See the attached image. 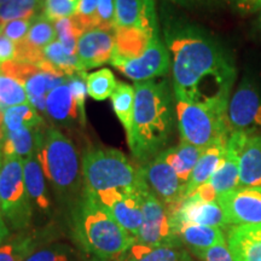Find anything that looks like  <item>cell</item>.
<instances>
[{
  "label": "cell",
  "instance_id": "cell-20",
  "mask_svg": "<svg viewBox=\"0 0 261 261\" xmlns=\"http://www.w3.org/2000/svg\"><path fill=\"white\" fill-rule=\"evenodd\" d=\"M46 115L52 121L62 126L74 125L75 121H79L83 125L79 109L67 83L60 85L48 93L46 98Z\"/></svg>",
  "mask_w": 261,
  "mask_h": 261
},
{
  "label": "cell",
  "instance_id": "cell-39",
  "mask_svg": "<svg viewBox=\"0 0 261 261\" xmlns=\"http://www.w3.org/2000/svg\"><path fill=\"white\" fill-rule=\"evenodd\" d=\"M73 249L63 243L51 244L32 252L24 261H71Z\"/></svg>",
  "mask_w": 261,
  "mask_h": 261
},
{
  "label": "cell",
  "instance_id": "cell-25",
  "mask_svg": "<svg viewBox=\"0 0 261 261\" xmlns=\"http://www.w3.org/2000/svg\"><path fill=\"white\" fill-rule=\"evenodd\" d=\"M203 151L204 149L197 148V146L191 145L181 140L178 145L163 150V151L160 152V155L174 169L180 181L187 187L196 163L200 160Z\"/></svg>",
  "mask_w": 261,
  "mask_h": 261
},
{
  "label": "cell",
  "instance_id": "cell-23",
  "mask_svg": "<svg viewBox=\"0 0 261 261\" xmlns=\"http://www.w3.org/2000/svg\"><path fill=\"white\" fill-rule=\"evenodd\" d=\"M227 140L228 139L220 140V142L214 143L213 145L204 149L203 154L201 155L200 160L196 163L191 177L189 179L187 187H185V198L189 197L196 189L211 180L212 175L219 167L221 160L224 158Z\"/></svg>",
  "mask_w": 261,
  "mask_h": 261
},
{
  "label": "cell",
  "instance_id": "cell-22",
  "mask_svg": "<svg viewBox=\"0 0 261 261\" xmlns=\"http://www.w3.org/2000/svg\"><path fill=\"white\" fill-rule=\"evenodd\" d=\"M240 187H261V133L248 136L241 149Z\"/></svg>",
  "mask_w": 261,
  "mask_h": 261
},
{
  "label": "cell",
  "instance_id": "cell-36",
  "mask_svg": "<svg viewBox=\"0 0 261 261\" xmlns=\"http://www.w3.org/2000/svg\"><path fill=\"white\" fill-rule=\"evenodd\" d=\"M37 242L31 234H17L9 242L0 246V261H24L34 252Z\"/></svg>",
  "mask_w": 261,
  "mask_h": 261
},
{
  "label": "cell",
  "instance_id": "cell-47",
  "mask_svg": "<svg viewBox=\"0 0 261 261\" xmlns=\"http://www.w3.org/2000/svg\"><path fill=\"white\" fill-rule=\"evenodd\" d=\"M2 162H3V156H0V167H2ZM10 234V228L6 225L5 220H4V215H3L2 212V203H0V237L4 238V240H8Z\"/></svg>",
  "mask_w": 261,
  "mask_h": 261
},
{
  "label": "cell",
  "instance_id": "cell-35",
  "mask_svg": "<svg viewBox=\"0 0 261 261\" xmlns=\"http://www.w3.org/2000/svg\"><path fill=\"white\" fill-rule=\"evenodd\" d=\"M117 81L110 69H100L87 75L86 89L87 94L96 100H104L112 97Z\"/></svg>",
  "mask_w": 261,
  "mask_h": 261
},
{
  "label": "cell",
  "instance_id": "cell-44",
  "mask_svg": "<svg viewBox=\"0 0 261 261\" xmlns=\"http://www.w3.org/2000/svg\"><path fill=\"white\" fill-rule=\"evenodd\" d=\"M198 257H201L203 261H233L232 254L228 249L227 241L225 243L210 248Z\"/></svg>",
  "mask_w": 261,
  "mask_h": 261
},
{
  "label": "cell",
  "instance_id": "cell-45",
  "mask_svg": "<svg viewBox=\"0 0 261 261\" xmlns=\"http://www.w3.org/2000/svg\"><path fill=\"white\" fill-rule=\"evenodd\" d=\"M16 54H17V45L0 34V64L15 60Z\"/></svg>",
  "mask_w": 261,
  "mask_h": 261
},
{
  "label": "cell",
  "instance_id": "cell-40",
  "mask_svg": "<svg viewBox=\"0 0 261 261\" xmlns=\"http://www.w3.org/2000/svg\"><path fill=\"white\" fill-rule=\"evenodd\" d=\"M93 28L115 32L116 6L115 0H99L93 17Z\"/></svg>",
  "mask_w": 261,
  "mask_h": 261
},
{
  "label": "cell",
  "instance_id": "cell-19",
  "mask_svg": "<svg viewBox=\"0 0 261 261\" xmlns=\"http://www.w3.org/2000/svg\"><path fill=\"white\" fill-rule=\"evenodd\" d=\"M23 177L33 207L45 214L50 213L51 200L47 190V180L37 154L23 161Z\"/></svg>",
  "mask_w": 261,
  "mask_h": 261
},
{
  "label": "cell",
  "instance_id": "cell-3",
  "mask_svg": "<svg viewBox=\"0 0 261 261\" xmlns=\"http://www.w3.org/2000/svg\"><path fill=\"white\" fill-rule=\"evenodd\" d=\"M73 232L85 252L100 260L119 259L136 242L106 205L85 189L73 212Z\"/></svg>",
  "mask_w": 261,
  "mask_h": 261
},
{
  "label": "cell",
  "instance_id": "cell-32",
  "mask_svg": "<svg viewBox=\"0 0 261 261\" xmlns=\"http://www.w3.org/2000/svg\"><path fill=\"white\" fill-rule=\"evenodd\" d=\"M45 61L48 62L52 67L56 68L63 73L65 76H73V75L84 71L76 55H71L63 47L58 40L51 42L48 46L42 50Z\"/></svg>",
  "mask_w": 261,
  "mask_h": 261
},
{
  "label": "cell",
  "instance_id": "cell-29",
  "mask_svg": "<svg viewBox=\"0 0 261 261\" xmlns=\"http://www.w3.org/2000/svg\"><path fill=\"white\" fill-rule=\"evenodd\" d=\"M135 86H130L125 83H117L115 90L112 94V103L114 112L117 119L122 123L126 130L127 138L132 132L133 123V112H135Z\"/></svg>",
  "mask_w": 261,
  "mask_h": 261
},
{
  "label": "cell",
  "instance_id": "cell-15",
  "mask_svg": "<svg viewBox=\"0 0 261 261\" xmlns=\"http://www.w3.org/2000/svg\"><path fill=\"white\" fill-rule=\"evenodd\" d=\"M115 51V32L90 29L77 41L76 56L84 71L112 62Z\"/></svg>",
  "mask_w": 261,
  "mask_h": 261
},
{
  "label": "cell",
  "instance_id": "cell-7",
  "mask_svg": "<svg viewBox=\"0 0 261 261\" xmlns=\"http://www.w3.org/2000/svg\"><path fill=\"white\" fill-rule=\"evenodd\" d=\"M0 203L9 228L21 231L29 226L33 204L25 189L22 159H3L0 167Z\"/></svg>",
  "mask_w": 261,
  "mask_h": 261
},
{
  "label": "cell",
  "instance_id": "cell-27",
  "mask_svg": "<svg viewBox=\"0 0 261 261\" xmlns=\"http://www.w3.org/2000/svg\"><path fill=\"white\" fill-rule=\"evenodd\" d=\"M38 128H22L17 132L6 133L2 144V155L5 158H19L24 161L35 154Z\"/></svg>",
  "mask_w": 261,
  "mask_h": 261
},
{
  "label": "cell",
  "instance_id": "cell-37",
  "mask_svg": "<svg viewBox=\"0 0 261 261\" xmlns=\"http://www.w3.org/2000/svg\"><path fill=\"white\" fill-rule=\"evenodd\" d=\"M28 103L24 85L18 80L0 73V109Z\"/></svg>",
  "mask_w": 261,
  "mask_h": 261
},
{
  "label": "cell",
  "instance_id": "cell-34",
  "mask_svg": "<svg viewBox=\"0 0 261 261\" xmlns=\"http://www.w3.org/2000/svg\"><path fill=\"white\" fill-rule=\"evenodd\" d=\"M57 33V40L71 55H76L77 41L87 31L81 19L76 15L68 18H62L54 22Z\"/></svg>",
  "mask_w": 261,
  "mask_h": 261
},
{
  "label": "cell",
  "instance_id": "cell-11",
  "mask_svg": "<svg viewBox=\"0 0 261 261\" xmlns=\"http://www.w3.org/2000/svg\"><path fill=\"white\" fill-rule=\"evenodd\" d=\"M140 172L146 185L166 205L168 213L177 210L185 198V185L162 156L159 154L151 161L146 162Z\"/></svg>",
  "mask_w": 261,
  "mask_h": 261
},
{
  "label": "cell",
  "instance_id": "cell-46",
  "mask_svg": "<svg viewBox=\"0 0 261 261\" xmlns=\"http://www.w3.org/2000/svg\"><path fill=\"white\" fill-rule=\"evenodd\" d=\"M242 12H255L261 9V0H231Z\"/></svg>",
  "mask_w": 261,
  "mask_h": 261
},
{
  "label": "cell",
  "instance_id": "cell-49",
  "mask_svg": "<svg viewBox=\"0 0 261 261\" xmlns=\"http://www.w3.org/2000/svg\"><path fill=\"white\" fill-rule=\"evenodd\" d=\"M4 241H5V240H4V238H2V237H0V246H2V244H3V243H4Z\"/></svg>",
  "mask_w": 261,
  "mask_h": 261
},
{
  "label": "cell",
  "instance_id": "cell-42",
  "mask_svg": "<svg viewBox=\"0 0 261 261\" xmlns=\"http://www.w3.org/2000/svg\"><path fill=\"white\" fill-rule=\"evenodd\" d=\"M34 19L35 18H24L10 21L3 25V28L0 29V34H3L4 37L10 39V40L14 41L17 45L19 42L25 40Z\"/></svg>",
  "mask_w": 261,
  "mask_h": 261
},
{
  "label": "cell",
  "instance_id": "cell-16",
  "mask_svg": "<svg viewBox=\"0 0 261 261\" xmlns=\"http://www.w3.org/2000/svg\"><path fill=\"white\" fill-rule=\"evenodd\" d=\"M116 28H139L159 35L155 0H115Z\"/></svg>",
  "mask_w": 261,
  "mask_h": 261
},
{
  "label": "cell",
  "instance_id": "cell-6",
  "mask_svg": "<svg viewBox=\"0 0 261 261\" xmlns=\"http://www.w3.org/2000/svg\"><path fill=\"white\" fill-rule=\"evenodd\" d=\"M175 115L181 140L201 149L230 138L227 107L201 106L175 99Z\"/></svg>",
  "mask_w": 261,
  "mask_h": 261
},
{
  "label": "cell",
  "instance_id": "cell-43",
  "mask_svg": "<svg viewBox=\"0 0 261 261\" xmlns=\"http://www.w3.org/2000/svg\"><path fill=\"white\" fill-rule=\"evenodd\" d=\"M98 2L99 0H80L76 16L81 19L87 31L93 29V17L96 14Z\"/></svg>",
  "mask_w": 261,
  "mask_h": 261
},
{
  "label": "cell",
  "instance_id": "cell-51",
  "mask_svg": "<svg viewBox=\"0 0 261 261\" xmlns=\"http://www.w3.org/2000/svg\"><path fill=\"white\" fill-rule=\"evenodd\" d=\"M115 261H117V260H115Z\"/></svg>",
  "mask_w": 261,
  "mask_h": 261
},
{
  "label": "cell",
  "instance_id": "cell-38",
  "mask_svg": "<svg viewBox=\"0 0 261 261\" xmlns=\"http://www.w3.org/2000/svg\"><path fill=\"white\" fill-rule=\"evenodd\" d=\"M80 0H44L42 15L51 22L76 15Z\"/></svg>",
  "mask_w": 261,
  "mask_h": 261
},
{
  "label": "cell",
  "instance_id": "cell-12",
  "mask_svg": "<svg viewBox=\"0 0 261 261\" xmlns=\"http://www.w3.org/2000/svg\"><path fill=\"white\" fill-rule=\"evenodd\" d=\"M217 202L224 211L228 225L261 223V187H240L218 195Z\"/></svg>",
  "mask_w": 261,
  "mask_h": 261
},
{
  "label": "cell",
  "instance_id": "cell-41",
  "mask_svg": "<svg viewBox=\"0 0 261 261\" xmlns=\"http://www.w3.org/2000/svg\"><path fill=\"white\" fill-rule=\"evenodd\" d=\"M86 77V71H81V73L75 74L73 76H69L67 80V84L69 85L71 94H73L77 109H79L81 120H83V125L86 123V113H85V103H86L87 94L86 83H85Z\"/></svg>",
  "mask_w": 261,
  "mask_h": 261
},
{
  "label": "cell",
  "instance_id": "cell-5",
  "mask_svg": "<svg viewBox=\"0 0 261 261\" xmlns=\"http://www.w3.org/2000/svg\"><path fill=\"white\" fill-rule=\"evenodd\" d=\"M85 190L93 195L136 191L144 182L140 168H136L121 151L112 148L87 150L81 160Z\"/></svg>",
  "mask_w": 261,
  "mask_h": 261
},
{
  "label": "cell",
  "instance_id": "cell-18",
  "mask_svg": "<svg viewBox=\"0 0 261 261\" xmlns=\"http://www.w3.org/2000/svg\"><path fill=\"white\" fill-rule=\"evenodd\" d=\"M226 241L233 261H261V223L232 226Z\"/></svg>",
  "mask_w": 261,
  "mask_h": 261
},
{
  "label": "cell",
  "instance_id": "cell-1",
  "mask_svg": "<svg viewBox=\"0 0 261 261\" xmlns=\"http://www.w3.org/2000/svg\"><path fill=\"white\" fill-rule=\"evenodd\" d=\"M175 99L201 106L228 107L236 80L230 55L197 25L171 21L165 27Z\"/></svg>",
  "mask_w": 261,
  "mask_h": 261
},
{
  "label": "cell",
  "instance_id": "cell-21",
  "mask_svg": "<svg viewBox=\"0 0 261 261\" xmlns=\"http://www.w3.org/2000/svg\"><path fill=\"white\" fill-rule=\"evenodd\" d=\"M177 236L182 243L190 247V249L197 256L212 247L226 242L223 228L204 226V225H181L177 228Z\"/></svg>",
  "mask_w": 261,
  "mask_h": 261
},
{
  "label": "cell",
  "instance_id": "cell-24",
  "mask_svg": "<svg viewBox=\"0 0 261 261\" xmlns=\"http://www.w3.org/2000/svg\"><path fill=\"white\" fill-rule=\"evenodd\" d=\"M67 80L68 76H65V75L52 74L42 70L37 71L24 84L28 96V103L40 115H45L46 114V98L48 93L60 85L67 83Z\"/></svg>",
  "mask_w": 261,
  "mask_h": 261
},
{
  "label": "cell",
  "instance_id": "cell-50",
  "mask_svg": "<svg viewBox=\"0 0 261 261\" xmlns=\"http://www.w3.org/2000/svg\"><path fill=\"white\" fill-rule=\"evenodd\" d=\"M182 261H190V260H189V257H188V259H185V260H182Z\"/></svg>",
  "mask_w": 261,
  "mask_h": 261
},
{
  "label": "cell",
  "instance_id": "cell-4",
  "mask_svg": "<svg viewBox=\"0 0 261 261\" xmlns=\"http://www.w3.org/2000/svg\"><path fill=\"white\" fill-rule=\"evenodd\" d=\"M35 154L47 182L60 197L65 200L79 192L83 171L76 149L67 136L55 127L44 132L38 129Z\"/></svg>",
  "mask_w": 261,
  "mask_h": 261
},
{
  "label": "cell",
  "instance_id": "cell-8",
  "mask_svg": "<svg viewBox=\"0 0 261 261\" xmlns=\"http://www.w3.org/2000/svg\"><path fill=\"white\" fill-rule=\"evenodd\" d=\"M143 223L136 242L152 247H175L180 240L172 226L171 215L166 205L152 194L148 185L143 188Z\"/></svg>",
  "mask_w": 261,
  "mask_h": 261
},
{
  "label": "cell",
  "instance_id": "cell-33",
  "mask_svg": "<svg viewBox=\"0 0 261 261\" xmlns=\"http://www.w3.org/2000/svg\"><path fill=\"white\" fill-rule=\"evenodd\" d=\"M55 40H57V33L54 22L40 15L33 21L27 38L22 42L32 50L42 51Z\"/></svg>",
  "mask_w": 261,
  "mask_h": 261
},
{
  "label": "cell",
  "instance_id": "cell-26",
  "mask_svg": "<svg viewBox=\"0 0 261 261\" xmlns=\"http://www.w3.org/2000/svg\"><path fill=\"white\" fill-rule=\"evenodd\" d=\"M188 254L175 247H152L135 242L117 261H182L188 259Z\"/></svg>",
  "mask_w": 261,
  "mask_h": 261
},
{
  "label": "cell",
  "instance_id": "cell-2",
  "mask_svg": "<svg viewBox=\"0 0 261 261\" xmlns=\"http://www.w3.org/2000/svg\"><path fill=\"white\" fill-rule=\"evenodd\" d=\"M132 132L127 138L132 155L149 162L162 151L173 130V96L167 81L135 84Z\"/></svg>",
  "mask_w": 261,
  "mask_h": 261
},
{
  "label": "cell",
  "instance_id": "cell-48",
  "mask_svg": "<svg viewBox=\"0 0 261 261\" xmlns=\"http://www.w3.org/2000/svg\"><path fill=\"white\" fill-rule=\"evenodd\" d=\"M173 3H178V4H197V3H203V2H210V0H171Z\"/></svg>",
  "mask_w": 261,
  "mask_h": 261
},
{
  "label": "cell",
  "instance_id": "cell-17",
  "mask_svg": "<svg viewBox=\"0 0 261 261\" xmlns=\"http://www.w3.org/2000/svg\"><path fill=\"white\" fill-rule=\"evenodd\" d=\"M248 136L231 133L224 158L210 180L218 195L240 188V154Z\"/></svg>",
  "mask_w": 261,
  "mask_h": 261
},
{
  "label": "cell",
  "instance_id": "cell-9",
  "mask_svg": "<svg viewBox=\"0 0 261 261\" xmlns=\"http://www.w3.org/2000/svg\"><path fill=\"white\" fill-rule=\"evenodd\" d=\"M110 63L130 80L144 83L167 74L171 68V57L166 44L160 35H156L140 56L126 58L114 54Z\"/></svg>",
  "mask_w": 261,
  "mask_h": 261
},
{
  "label": "cell",
  "instance_id": "cell-14",
  "mask_svg": "<svg viewBox=\"0 0 261 261\" xmlns=\"http://www.w3.org/2000/svg\"><path fill=\"white\" fill-rule=\"evenodd\" d=\"M169 215L175 233L177 228L184 224L204 225V226L220 228L226 227L228 225L224 211L217 201L205 202L195 195L184 198L177 210L169 213Z\"/></svg>",
  "mask_w": 261,
  "mask_h": 261
},
{
  "label": "cell",
  "instance_id": "cell-10",
  "mask_svg": "<svg viewBox=\"0 0 261 261\" xmlns=\"http://www.w3.org/2000/svg\"><path fill=\"white\" fill-rule=\"evenodd\" d=\"M227 119L231 133H261V93L253 83L243 80L230 97Z\"/></svg>",
  "mask_w": 261,
  "mask_h": 261
},
{
  "label": "cell",
  "instance_id": "cell-30",
  "mask_svg": "<svg viewBox=\"0 0 261 261\" xmlns=\"http://www.w3.org/2000/svg\"><path fill=\"white\" fill-rule=\"evenodd\" d=\"M42 125V116L29 103L4 110V132H17L22 128L37 129Z\"/></svg>",
  "mask_w": 261,
  "mask_h": 261
},
{
  "label": "cell",
  "instance_id": "cell-31",
  "mask_svg": "<svg viewBox=\"0 0 261 261\" xmlns=\"http://www.w3.org/2000/svg\"><path fill=\"white\" fill-rule=\"evenodd\" d=\"M44 0H9L0 6V29L10 21L37 18L42 15Z\"/></svg>",
  "mask_w": 261,
  "mask_h": 261
},
{
  "label": "cell",
  "instance_id": "cell-28",
  "mask_svg": "<svg viewBox=\"0 0 261 261\" xmlns=\"http://www.w3.org/2000/svg\"><path fill=\"white\" fill-rule=\"evenodd\" d=\"M154 37L139 28H116L114 54L126 58L138 57L146 50Z\"/></svg>",
  "mask_w": 261,
  "mask_h": 261
},
{
  "label": "cell",
  "instance_id": "cell-13",
  "mask_svg": "<svg viewBox=\"0 0 261 261\" xmlns=\"http://www.w3.org/2000/svg\"><path fill=\"white\" fill-rule=\"evenodd\" d=\"M145 180L138 190L130 192H108L96 197L106 205L113 218L130 236L137 237L143 223V188ZM92 194V192H91Z\"/></svg>",
  "mask_w": 261,
  "mask_h": 261
}]
</instances>
